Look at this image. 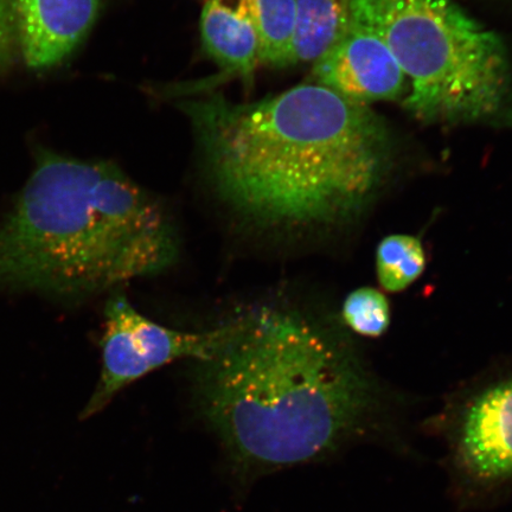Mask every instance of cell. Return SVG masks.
Returning <instances> with one entry per match:
<instances>
[{
	"mask_svg": "<svg viewBox=\"0 0 512 512\" xmlns=\"http://www.w3.org/2000/svg\"><path fill=\"white\" fill-rule=\"evenodd\" d=\"M182 108L222 200L262 226L350 219L387 175V127L368 106L317 83L251 104L214 94Z\"/></svg>",
	"mask_w": 512,
	"mask_h": 512,
	"instance_id": "cell-1",
	"label": "cell"
},
{
	"mask_svg": "<svg viewBox=\"0 0 512 512\" xmlns=\"http://www.w3.org/2000/svg\"><path fill=\"white\" fill-rule=\"evenodd\" d=\"M197 370L204 418L236 462L253 469L328 456L368 432L379 413L361 364L294 312L261 307L233 320Z\"/></svg>",
	"mask_w": 512,
	"mask_h": 512,
	"instance_id": "cell-2",
	"label": "cell"
},
{
	"mask_svg": "<svg viewBox=\"0 0 512 512\" xmlns=\"http://www.w3.org/2000/svg\"><path fill=\"white\" fill-rule=\"evenodd\" d=\"M178 240L159 204L117 166L38 150L0 217V291L78 303L175 264Z\"/></svg>",
	"mask_w": 512,
	"mask_h": 512,
	"instance_id": "cell-3",
	"label": "cell"
},
{
	"mask_svg": "<svg viewBox=\"0 0 512 512\" xmlns=\"http://www.w3.org/2000/svg\"><path fill=\"white\" fill-rule=\"evenodd\" d=\"M350 17L392 51L425 124L512 125V66L496 31L454 0H350Z\"/></svg>",
	"mask_w": 512,
	"mask_h": 512,
	"instance_id": "cell-4",
	"label": "cell"
},
{
	"mask_svg": "<svg viewBox=\"0 0 512 512\" xmlns=\"http://www.w3.org/2000/svg\"><path fill=\"white\" fill-rule=\"evenodd\" d=\"M229 329L230 322L206 332L166 328L134 309L123 294L113 296L105 309L100 379L82 418L100 412L121 390L166 364L185 358L207 360Z\"/></svg>",
	"mask_w": 512,
	"mask_h": 512,
	"instance_id": "cell-5",
	"label": "cell"
},
{
	"mask_svg": "<svg viewBox=\"0 0 512 512\" xmlns=\"http://www.w3.org/2000/svg\"><path fill=\"white\" fill-rule=\"evenodd\" d=\"M101 0H0V76L59 66L85 40Z\"/></svg>",
	"mask_w": 512,
	"mask_h": 512,
	"instance_id": "cell-6",
	"label": "cell"
},
{
	"mask_svg": "<svg viewBox=\"0 0 512 512\" xmlns=\"http://www.w3.org/2000/svg\"><path fill=\"white\" fill-rule=\"evenodd\" d=\"M458 470L480 488L512 480V374L480 386L459 408L452 432Z\"/></svg>",
	"mask_w": 512,
	"mask_h": 512,
	"instance_id": "cell-7",
	"label": "cell"
},
{
	"mask_svg": "<svg viewBox=\"0 0 512 512\" xmlns=\"http://www.w3.org/2000/svg\"><path fill=\"white\" fill-rule=\"evenodd\" d=\"M313 67L317 85L356 104L396 100L407 92L406 76L387 43L352 19L341 40Z\"/></svg>",
	"mask_w": 512,
	"mask_h": 512,
	"instance_id": "cell-8",
	"label": "cell"
},
{
	"mask_svg": "<svg viewBox=\"0 0 512 512\" xmlns=\"http://www.w3.org/2000/svg\"><path fill=\"white\" fill-rule=\"evenodd\" d=\"M204 49L211 59L245 81L253 78L259 63L251 0H209L201 17Z\"/></svg>",
	"mask_w": 512,
	"mask_h": 512,
	"instance_id": "cell-9",
	"label": "cell"
},
{
	"mask_svg": "<svg viewBox=\"0 0 512 512\" xmlns=\"http://www.w3.org/2000/svg\"><path fill=\"white\" fill-rule=\"evenodd\" d=\"M350 21V0H296L291 66L319 60L341 40Z\"/></svg>",
	"mask_w": 512,
	"mask_h": 512,
	"instance_id": "cell-10",
	"label": "cell"
},
{
	"mask_svg": "<svg viewBox=\"0 0 512 512\" xmlns=\"http://www.w3.org/2000/svg\"><path fill=\"white\" fill-rule=\"evenodd\" d=\"M259 38V62L272 67L291 66L296 24V0H251Z\"/></svg>",
	"mask_w": 512,
	"mask_h": 512,
	"instance_id": "cell-11",
	"label": "cell"
},
{
	"mask_svg": "<svg viewBox=\"0 0 512 512\" xmlns=\"http://www.w3.org/2000/svg\"><path fill=\"white\" fill-rule=\"evenodd\" d=\"M425 268V248L416 236L389 235L376 249L377 279L389 293L405 291L420 278Z\"/></svg>",
	"mask_w": 512,
	"mask_h": 512,
	"instance_id": "cell-12",
	"label": "cell"
},
{
	"mask_svg": "<svg viewBox=\"0 0 512 512\" xmlns=\"http://www.w3.org/2000/svg\"><path fill=\"white\" fill-rule=\"evenodd\" d=\"M342 318L356 334L379 338L390 324V305L384 294L374 287H360L344 300Z\"/></svg>",
	"mask_w": 512,
	"mask_h": 512,
	"instance_id": "cell-13",
	"label": "cell"
}]
</instances>
